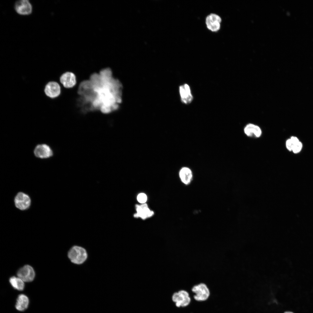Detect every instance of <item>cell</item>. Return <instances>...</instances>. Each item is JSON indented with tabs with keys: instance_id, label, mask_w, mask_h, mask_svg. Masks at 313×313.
<instances>
[{
	"instance_id": "obj_1",
	"label": "cell",
	"mask_w": 313,
	"mask_h": 313,
	"mask_svg": "<svg viewBox=\"0 0 313 313\" xmlns=\"http://www.w3.org/2000/svg\"><path fill=\"white\" fill-rule=\"evenodd\" d=\"M68 256L72 263L79 265L85 261L87 258L88 254L85 249L83 247L74 246L68 251Z\"/></svg>"
},
{
	"instance_id": "obj_2",
	"label": "cell",
	"mask_w": 313,
	"mask_h": 313,
	"mask_svg": "<svg viewBox=\"0 0 313 313\" xmlns=\"http://www.w3.org/2000/svg\"><path fill=\"white\" fill-rule=\"evenodd\" d=\"M192 291L195 293L194 298L197 301H202L206 300L210 295L208 288L206 285L204 283H200L194 285L192 287Z\"/></svg>"
},
{
	"instance_id": "obj_3",
	"label": "cell",
	"mask_w": 313,
	"mask_h": 313,
	"mask_svg": "<svg viewBox=\"0 0 313 313\" xmlns=\"http://www.w3.org/2000/svg\"><path fill=\"white\" fill-rule=\"evenodd\" d=\"M172 299L173 301L175 303L176 305L178 307L187 306L191 301L189 293L183 290L174 293L172 296Z\"/></svg>"
},
{
	"instance_id": "obj_4",
	"label": "cell",
	"mask_w": 313,
	"mask_h": 313,
	"mask_svg": "<svg viewBox=\"0 0 313 313\" xmlns=\"http://www.w3.org/2000/svg\"><path fill=\"white\" fill-rule=\"evenodd\" d=\"M17 274L18 277L26 282L32 281L35 276L33 268L28 265H25L19 269L17 272Z\"/></svg>"
},
{
	"instance_id": "obj_5",
	"label": "cell",
	"mask_w": 313,
	"mask_h": 313,
	"mask_svg": "<svg viewBox=\"0 0 313 313\" xmlns=\"http://www.w3.org/2000/svg\"><path fill=\"white\" fill-rule=\"evenodd\" d=\"M44 92L48 97L54 99L58 97L61 93V88L59 84L55 81H51L45 85Z\"/></svg>"
},
{
	"instance_id": "obj_6",
	"label": "cell",
	"mask_w": 313,
	"mask_h": 313,
	"mask_svg": "<svg viewBox=\"0 0 313 313\" xmlns=\"http://www.w3.org/2000/svg\"><path fill=\"white\" fill-rule=\"evenodd\" d=\"M34 153L36 157L41 159L48 158L53 155V152L50 147L45 144L37 145L34 150Z\"/></svg>"
},
{
	"instance_id": "obj_7",
	"label": "cell",
	"mask_w": 313,
	"mask_h": 313,
	"mask_svg": "<svg viewBox=\"0 0 313 313\" xmlns=\"http://www.w3.org/2000/svg\"><path fill=\"white\" fill-rule=\"evenodd\" d=\"M221 21V19L219 15L211 14L206 17L205 23L209 30L212 32H216L220 28Z\"/></svg>"
},
{
	"instance_id": "obj_8",
	"label": "cell",
	"mask_w": 313,
	"mask_h": 313,
	"mask_svg": "<svg viewBox=\"0 0 313 313\" xmlns=\"http://www.w3.org/2000/svg\"><path fill=\"white\" fill-rule=\"evenodd\" d=\"M14 8L18 14L22 15H28L32 11V5L27 0L17 1L15 4Z\"/></svg>"
},
{
	"instance_id": "obj_9",
	"label": "cell",
	"mask_w": 313,
	"mask_h": 313,
	"mask_svg": "<svg viewBox=\"0 0 313 313\" xmlns=\"http://www.w3.org/2000/svg\"><path fill=\"white\" fill-rule=\"evenodd\" d=\"M60 83L65 88H72L76 84V77L73 73L67 72L62 74L59 78Z\"/></svg>"
},
{
	"instance_id": "obj_10",
	"label": "cell",
	"mask_w": 313,
	"mask_h": 313,
	"mask_svg": "<svg viewBox=\"0 0 313 313\" xmlns=\"http://www.w3.org/2000/svg\"><path fill=\"white\" fill-rule=\"evenodd\" d=\"M14 201L16 206L17 208L24 210L29 206L30 201L28 195L22 192H19L16 195Z\"/></svg>"
},
{
	"instance_id": "obj_11",
	"label": "cell",
	"mask_w": 313,
	"mask_h": 313,
	"mask_svg": "<svg viewBox=\"0 0 313 313\" xmlns=\"http://www.w3.org/2000/svg\"><path fill=\"white\" fill-rule=\"evenodd\" d=\"M135 206L137 213L134 215L135 217H139L145 219L151 216L154 214L153 212L150 210L146 203H143L140 205H136Z\"/></svg>"
},
{
	"instance_id": "obj_12",
	"label": "cell",
	"mask_w": 313,
	"mask_h": 313,
	"mask_svg": "<svg viewBox=\"0 0 313 313\" xmlns=\"http://www.w3.org/2000/svg\"><path fill=\"white\" fill-rule=\"evenodd\" d=\"M179 92L182 101L186 104L190 103L193 100V96L191 94L190 87L187 84L181 85L179 87Z\"/></svg>"
},
{
	"instance_id": "obj_13",
	"label": "cell",
	"mask_w": 313,
	"mask_h": 313,
	"mask_svg": "<svg viewBox=\"0 0 313 313\" xmlns=\"http://www.w3.org/2000/svg\"><path fill=\"white\" fill-rule=\"evenodd\" d=\"M245 134L248 137H260L262 133L261 129L258 126L252 123H249L244 129Z\"/></svg>"
},
{
	"instance_id": "obj_14",
	"label": "cell",
	"mask_w": 313,
	"mask_h": 313,
	"mask_svg": "<svg viewBox=\"0 0 313 313\" xmlns=\"http://www.w3.org/2000/svg\"><path fill=\"white\" fill-rule=\"evenodd\" d=\"M29 304L28 297L24 294H21L19 295L17 298L15 307L17 310L23 311L28 308Z\"/></svg>"
},
{
	"instance_id": "obj_15",
	"label": "cell",
	"mask_w": 313,
	"mask_h": 313,
	"mask_svg": "<svg viewBox=\"0 0 313 313\" xmlns=\"http://www.w3.org/2000/svg\"><path fill=\"white\" fill-rule=\"evenodd\" d=\"M179 176L182 182L185 185L189 184L192 178V172L187 167H183L181 169Z\"/></svg>"
},
{
	"instance_id": "obj_16",
	"label": "cell",
	"mask_w": 313,
	"mask_h": 313,
	"mask_svg": "<svg viewBox=\"0 0 313 313\" xmlns=\"http://www.w3.org/2000/svg\"><path fill=\"white\" fill-rule=\"evenodd\" d=\"M9 281L11 285L15 289L20 291L23 290L25 282L19 277L12 276L9 278Z\"/></svg>"
},
{
	"instance_id": "obj_17",
	"label": "cell",
	"mask_w": 313,
	"mask_h": 313,
	"mask_svg": "<svg viewBox=\"0 0 313 313\" xmlns=\"http://www.w3.org/2000/svg\"><path fill=\"white\" fill-rule=\"evenodd\" d=\"M137 200L140 203L142 204L144 203L147 200V196L144 193H141L138 195Z\"/></svg>"
},
{
	"instance_id": "obj_18",
	"label": "cell",
	"mask_w": 313,
	"mask_h": 313,
	"mask_svg": "<svg viewBox=\"0 0 313 313\" xmlns=\"http://www.w3.org/2000/svg\"><path fill=\"white\" fill-rule=\"evenodd\" d=\"M302 146V143L299 141L298 143L293 145L292 151L294 153H298L301 150Z\"/></svg>"
},
{
	"instance_id": "obj_19",
	"label": "cell",
	"mask_w": 313,
	"mask_h": 313,
	"mask_svg": "<svg viewBox=\"0 0 313 313\" xmlns=\"http://www.w3.org/2000/svg\"><path fill=\"white\" fill-rule=\"evenodd\" d=\"M293 144L290 139H288L286 142L287 148L290 151H292Z\"/></svg>"
},
{
	"instance_id": "obj_20",
	"label": "cell",
	"mask_w": 313,
	"mask_h": 313,
	"mask_svg": "<svg viewBox=\"0 0 313 313\" xmlns=\"http://www.w3.org/2000/svg\"><path fill=\"white\" fill-rule=\"evenodd\" d=\"M290 139L293 145L299 142L298 139L296 137H292Z\"/></svg>"
},
{
	"instance_id": "obj_21",
	"label": "cell",
	"mask_w": 313,
	"mask_h": 313,
	"mask_svg": "<svg viewBox=\"0 0 313 313\" xmlns=\"http://www.w3.org/2000/svg\"><path fill=\"white\" fill-rule=\"evenodd\" d=\"M284 313H293L292 312H285Z\"/></svg>"
}]
</instances>
